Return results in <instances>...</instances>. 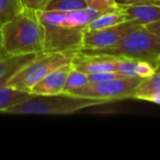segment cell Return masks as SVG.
Returning a JSON list of instances; mask_svg holds the SVG:
<instances>
[{
  "label": "cell",
  "mask_w": 160,
  "mask_h": 160,
  "mask_svg": "<svg viewBox=\"0 0 160 160\" xmlns=\"http://www.w3.org/2000/svg\"><path fill=\"white\" fill-rule=\"evenodd\" d=\"M144 101H149V102L156 103V104H160V90L147 96Z\"/></svg>",
  "instance_id": "603a6c76"
},
{
  "label": "cell",
  "mask_w": 160,
  "mask_h": 160,
  "mask_svg": "<svg viewBox=\"0 0 160 160\" xmlns=\"http://www.w3.org/2000/svg\"><path fill=\"white\" fill-rule=\"evenodd\" d=\"M155 72H156L155 64H152L151 62L142 60V59H139L137 62V65H136V68H135V73L137 78L142 79V78L150 77Z\"/></svg>",
  "instance_id": "ffe728a7"
},
{
  "label": "cell",
  "mask_w": 160,
  "mask_h": 160,
  "mask_svg": "<svg viewBox=\"0 0 160 160\" xmlns=\"http://www.w3.org/2000/svg\"><path fill=\"white\" fill-rule=\"evenodd\" d=\"M0 35L5 55L40 54L44 51V29L38 11L27 7L0 27Z\"/></svg>",
  "instance_id": "6da1fadb"
},
{
  "label": "cell",
  "mask_w": 160,
  "mask_h": 160,
  "mask_svg": "<svg viewBox=\"0 0 160 160\" xmlns=\"http://www.w3.org/2000/svg\"><path fill=\"white\" fill-rule=\"evenodd\" d=\"M126 16L127 21H135L140 25L155 22L160 19V5L118 6Z\"/></svg>",
  "instance_id": "30bf717a"
},
{
  "label": "cell",
  "mask_w": 160,
  "mask_h": 160,
  "mask_svg": "<svg viewBox=\"0 0 160 160\" xmlns=\"http://www.w3.org/2000/svg\"><path fill=\"white\" fill-rule=\"evenodd\" d=\"M22 0H0V27L24 9Z\"/></svg>",
  "instance_id": "9a60e30c"
},
{
  "label": "cell",
  "mask_w": 160,
  "mask_h": 160,
  "mask_svg": "<svg viewBox=\"0 0 160 160\" xmlns=\"http://www.w3.org/2000/svg\"><path fill=\"white\" fill-rule=\"evenodd\" d=\"M142 27L135 21H125L118 25L98 31H85L81 49H100L111 47L137 28Z\"/></svg>",
  "instance_id": "52a82bcc"
},
{
  "label": "cell",
  "mask_w": 160,
  "mask_h": 160,
  "mask_svg": "<svg viewBox=\"0 0 160 160\" xmlns=\"http://www.w3.org/2000/svg\"><path fill=\"white\" fill-rule=\"evenodd\" d=\"M149 32H151L152 34L157 36H160V19L155 22H151V23H148V24L144 25Z\"/></svg>",
  "instance_id": "7402d4cb"
},
{
  "label": "cell",
  "mask_w": 160,
  "mask_h": 160,
  "mask_svg": "<svg viewBox=\"0 0 160 160\" xmlns=\"http://www.w3.org/2000/svg\"><path fill=\"white\" fill-rule=\"evenodd\" d=\"M87 8L85 0H51L44 11L69 12Z\"/></svg>",
  "instance_id": "2e32d148"
},
{
  "label": "cell",
  "mask_w": 160,
  "mask_h": 160,
  "mask_svg": "<svg viewBox=\"0 0 160 160\" xmlns=\"http://www.w3.org/2000/svg\"><path fill=\"white\" fill-rule=\"evenodd\" d=\"M108 103L98 99L79 97L70 93L40 96L33 94L29 99L8 108L1 114H34V115H69L80 110Z\"/></svg>",
  "instance_id": "7a4b0ae2"
},
{
  "label": "cell",
  "mask_w": 160,
  "mask_h": 160,
  "mask_svg": "<svg viewBox=\"0 0 160 160\" xmlns=\"http://www.w3.org/2000/svg\"><path fill=\"white\" fill-rule=\"evenodd\" d=\"M51 0H22L24 7L35 11H44Z\"/></svg>",
  "instance_id": "44dd1931"
},
{
  "label": "cell",
  "mask_w": 160,
  "mask_h": 160,
  "mask_svg": "<svg viewBox=\"0 0 160 160\" xmlns=\"http://www.w3.org/2000/svg\"><path fill=\"white\" fill-rule=\"evenodd\" d=\"M80 52L92 55L148 60L155 64L160 57V36L152 34L142 25L132 31L111 47L100 49H80Z\"/></svg>",
  "instance_id": "3957f363"
},
{
  "label": "cell",
  "mask_w": 160,
  "mask_h": 160,
  "mask_svg": "<svg viewBox=\"0 0 160 160\" xmlns=\"http://www.w3.org/2000/svg\"><path fill=\"white\" fill-rule=\"evenodd\" d=\"M87 83H89V77H88L87 73L78 70V69H75L72 67L68 77H67L66 85H65L62 92L64 93H69L72 90L82 87V86L87 85Z\"/></svg>",
  "instance_id": "e0dca14e"
},
{
  "label": "cell",
  "mask_w": 160,
  "mask_h": 160,
  "mask_svg": "<svg viewBox=\"0 0 160 160\" xmlns=\"http://www.w3.org/2000/svg\"><path fill=\"white\" fill-rule=\"evenodd\" d=\"M115 58V71L125 78H137L135 68L139 59L128 57H114Z\"/></svg>",
  "instance_id": "ac0fdd59"
},
{
  "label": "cell",
  "mask_w": 160,
  "mask_h": 160,
  "mask_svg": "<svg viewBox=\"0 0 160 160\" xmlns=\"http://www.w3.org/2000/svg\"><path fill=\"white\" fill-rule=\"evenodd\" d=\"M75 53L76 52H42L13 73L7 80L6 85L12 89L31 93L32 88L51 71L65 64L71 62Z\"/></svg>",
  "instance_id": "277c9868"
},
{
  "label": "cell",
  "mask_w": 160,
  "mask_h": 160,
  "mask_svg": "<svg viewBox=\"0 0 160 160\" xmlns=\"http://www.w3.org/2000/svg\"><path fill=\"white\" fill-rule=\"evenodd\" d=\"M160 90V72H155L150 77L142 78L136 87L132 99L145 100L147 96Z\"/></svg>",
  "instance_id": "5bb4252c"
},
{
  "label": "cell",
  "mask_w": 160,
  "mask_h": 160,
  "mask_svg": "<svg viewBox=\"0 0 160 160\" xmlns=\"http://www.w3.org/2000/svg\"><path fill=\"white\" fill-rule=\"evenodd\" d=\"M127 21L126 16L124 12L118 7L114 9L108 10L105 12H102L98 18L94 19L92 22L86 27L85 31H98V30H103L107 28H111L114 25H118L120 23H123Z\"/></svg>",
  "instance_id": "7c38bea8"
},
{
  "label": "cell",
  "mask_w": 160,
  "mask_h": 160,
  "mask_svg": "<svg viewBox=\"0 0 160 160\" xmlns=\"http://www.w3.org/2000/svg\"><path fill=\"white\" fill-rule=\"evenodd\" d=\"M44 29V51L53 52H78L82 48L85 29L52 23L41 20Z\"/></svg>",
  "instance_id": "8992f818"
},
{
  "label": "cell",
  "mask_w": 160,
  "mask_h": 160,
  "mask_svg": "<svg viewBox=\"0 0 160 160\" xmlns=\"http://www.w3.org/2000/svg\"><path fill=\"white\" fill-rule=\"evenodd\" d=\"M71 64L75 69H78L87 75L115 71V58L114 57L86 54L80 51L75 53Z\"/></svg>",
  "instance_id": "ba28073f"
},
{
  "label": "cell",
  "mask_w": 160,
  "mask_h": 160,
  "mask_svg": "<svg viewBox=\"0 0 160 160\" xmlns=\"http://www.w3.org/2000/svg\"><path fill=\"white\" fill-rule=\"evenodd\" d=\"M8 79L0 80V114L8 108H11L22 101L29 99L33 94L30 92L12 89L6 85Z\"/></svg>",
  "instance_id": "4fadbf2b"
},
{
  "label": "cell",
  "mask_w": 160,
  "mask_h": 160,
  "mask_svg": "<svg viewBox=\"0 0 160 160\" xmlns=\"http://www.w3.org/2000/svg\"><path fill=\"white\" fill-rule=\"evenodd\" d=\"M5 54H3V52H2V47H1V35H0V57L1 56H3Z\"/></svg>",
  "instance_id": "d4e9b609"
},
{
  "label": "cell",
  "mask_w": 160,
  "mask_h": 160,
  "mask_svg": "<svg viewBox=\"0 0 160 160\" xmlns=\"http://www.w3.org/2000/svg\"><path fill=\"white\" fill-rule=\"evenodd\" d=\"M72 68V64L68 62L45 76L40 82H38L31 89L32 94H40V96H51V94L62 93L64 87L66 85V80Z\"/></svg>",
  "instance_id": "9c48e42d"
},
{
  "label": "cell",
  "mask_w": 160,
  "mask_h": 160,
  "mask_svg": "<svg viewBox=\"0 0 160 160\" xmlns=\"http://www.w3.org/2000/svg\"><path fill=\"white\" fill-rule=\"evenodd\" d=\"M38 54L3 55L0 57V80L9 79L24 65L30 62Z\"/></svg>",
  "instance_id": "8fae6325"
},
{
  "label": "cell",
  "mask_w": 160,
  "mask_h": 160,
  "mask_svg": "<svg viewBox=\"0 0 160 160\" xmlns=\"http://www.w3.org/2000/svg\"><path fill=\"white\" fill-rule=\"evenodd\" d=\"M155 67H156V72H160V57L155 62Z\"/></svg>",
  "instance_id": "cb8c5ba5"
},
{
  "label": "cell",
  "mask_w": 160,
  "mask_h": 160,
  "mask_svg": "<svg viewBox=\"0 0 160 160\" xmlns=\"http://www.w3.org/2000/svg\"><path fill=\"white\" fill-rule=\"evenodd\" d=\"M87 8L94 10L98 12H105L108 10H111L116 8L115 0H85Z\"/></svg>",
  "instance_id": "d6986e66"
},
{
  "label": "cell",
  "mask_w": 160,
  "mask_h": 160,
  "mask_svg": "<svg viewBox=\"0 0 160 160\" xmlns=\"http://www.w3.org/2000/svg\"><path fill=\"white\" fill-rule=\"evenodd\" d=\"M140 78H118L98 82H89L77 88L69 93L86 98L98 99L105 102L132 99L136 87L140 82Z\"/></svg>",
  "instance_id": "5b68a950"
}]
</instances>
